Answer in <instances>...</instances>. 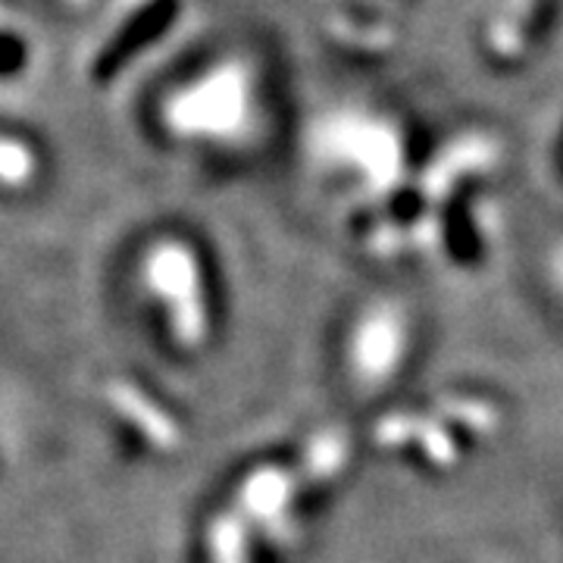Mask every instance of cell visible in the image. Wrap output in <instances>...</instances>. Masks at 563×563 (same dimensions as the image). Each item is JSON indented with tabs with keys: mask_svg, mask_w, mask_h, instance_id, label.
I'll use <instances>...</instances> for the list:
<instances>
[{
	"mask_svg": "<svg viewBox=\"0 0 563 563\" xmlns=\"http://www.w3.org/2000/svg\"><path fill=\"white\" fill-rule=\"evenodd\" d=\"M244 88L247 81L239 69H217L195 85H185V91H179L166 107V120L188 135L225 132L242 120Z\"/></svg>",
	"mask_w": 563,
	"mask_h": 563,
	"instance_id": "obj_1",
	"label": "cell"
},
{
	"mask_svg": "<svg viewBox=\"0 0 563 563\" xmlns=\"http://www.w3.org/2000/svg\"><path fill=\"white\" fill-rule=\"evenodd\" d=\"M144 276L147 285L173 307V325L181 342H198L203 329V310L195 257L181 244H157L147 254Z\"/></svg>",
	"mask_w": 563,
	"mask_h": 563,
	"instance_id": "obj_2",
	"label": "cell"
},
{
	"mask_svg": "<svg viewBox=\"0 0 563 563\" xmlns=\"http://www.w3.org/2000/svg\"><path fill=\"white\" fill-rule=\"evenodd\" d=\"M169 13H173L169 3H157V7L141 10V16H135L132 22H125L122 32H117L110 44L98 54V76H113L122 63L135 54V47H144V41L161 32L169 20Z\"/></svg>",
	"mask_w": 563,
	"mask_h": 563,
	"instance_id": "obj_3",
	"label": "cell"
},
{
	"mask_svg": "<svg viewBox=\"0 0 563 563\" xmlns=\"http://www.w3.org/2000/svg\"><path fill=\"white\" fill-rule=\"evenodd\" d=\"M107 401L120 410L122 420H129L132 426H139L141 435H147L154 444H173V439H176V432H173L169 420H166L161 410L147 401L141 391H135L132 385H125V383L107 385Z\"/></svg>",
	"mask_w": 563,
	"mask_h": 563,
	"instance_id": "obj_4",
	"label": "cell"
},
{
	"mask_svg": "<svg viewBox=\"0 0 563 563\" xmlns=\"http://www.w3.org/2000/svg\"><path fill=\"white\" fill-rule=\"evenodd\" d=\"M35 151L20 139L0 135V185L3 188H22L35 179Z\"/></svg>",
	"mask_w": 563,
	"mask_h": 563,
	"instance_id": "obj_5",
	"label": "cell"
},
{
	"mask_svg": "<svg viewBox=\"0 0 563 563\" xmlns=\"http://www.w3.org/2000/svg\"><path fill=\"white\" fill-rule=\"evenodd\" d=\"M22 57H25V51H22V44L16 41V35L0 32V73H13V69H20Z\"/></svg>",
	"mask_w": 563,
	"mask_h": 563,
	"instance_id": "obj_6",
	"label": "cell"
}]
</instances>
